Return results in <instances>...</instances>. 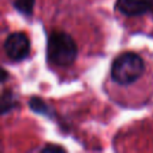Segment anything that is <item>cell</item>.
<instances>
[{
    "mask_svg": "<svg viewBox=\"0 0 153 153\" xmlns=\"http://www.w3.org/2000/svg\"><path fill=\"white\" fill-rule=\"evenodd\" d=\"M29 106L31 108V110L36 114H39V115H44V116H49L51 117L53 116V110L38 97H32L30 100H29Z\"/></svg>",
    "mask_w": 153,
    "mask_h": 153,
    "instance_id": "obj_5",
    "label": "cell"
},
{
    "mask_svg": "<svg viewBox=\"0 0 153 153\" xmlns=\"http://www.w3.org/2000/svg\"><path fill=\"white\" fill-rule=\"evenodd\" d=\"M143 60L135 53H123L118 55L111 66V78L118 85H130L143 73Z\"/></svg>",
    "mask_w": 153,
    "mask_h": 153,
    "instance_id": "obj_2",
    "label": "cell"
},
{
    "mask_svg": "<svg viewBox=\"0 0 153 153\" xmlns=\"http://www.w3.org/2000/svg\"><path fill=\"white\" fill-rule=\"evenodd\" d=\"M116 10L128 17L142 16L149 11L147 0H117Z\"/></svg>",
    "mask_w": 153,
    "mask_h": 153,
    "instance_id": "obj_4",
    "label": "cell"
},
{
    "mask_svg": "<svg viewBox=\"0 0 153 153\" xmlns=\"http://www.w3.org/2000/svg\"><path fill=\"white\" fill-rule=\"evenodd\" d=\"M14 8L24 16H31L35 6V0H14Z\"/></svg>",
    "mask_w": 153,
    "mask_h": 153,
    "instance_id": "obj_6",
    "label": "cell"
},
{
    "mask_svg": "<svg viewBox=\"0 0 153 153\" xmlns=\"http://www.w3.org/2000/svg\"><path fill=\"white\" fill-rule=\"evenodd\" d=\"M4 49L6 55L13 61H22L27 57L30 53V41L26 35L22 32H13L7 36Z\"/></svg>",
    "mask_w": 153,
    "mask_h": 153,
    "instance_id": "obj_3",
    "label": "cell"
},
{
    "mask_svg": "<svg viewBox=\"0 0 153 153\" xmlns=\"http://www.w3.org/2000/svg\"><path fill=\"white\" fill-rule=\"evenodd\" d=\"M17 102L14 99V96L11 92H4L1 96V114L5 115L6 112L11 111L16 106Z\"/></svg>",
    "mask_w": 153,
    "mask_h": 153,
    "instance_id": "obj_7",
    "label": "cell"
},
{
    "mask_svg": "<svg viewBox=\"0 0 153 153\" xmlns=\"http://www.w3.org/2000/svg\"><path fill=\"white\" fill-rule=\"evenodd\" d=\"M76 54V44L68 33L55 31L49 35L47 42V57L51 65L67 67L75 61Z\"/></svg>",
    "mask_w": 153,
    "mask_h": 153,
    "instance_id": "obj_1",
    "label": "cell"
},
{
    "mask_svg": "<svg viewBox=\"0 0 153 153\" xmlns=\"http://www.w3.org/2000/svg\"><path fill=\"white\" fill-rule=\"evenodd\" d=\"M59 152V151H63L62 147H59V146H55V145H47L44 148H42V152Z\"/></svg>",
    "mask_w": 153,
    "mask_h": 153,
    "instance_id": "obj_8",
    "label": "cell"
},
{
    "mask_svg": "<svg viewBox=\"0 0 153 153\" xmlns=\"http://www.w3.org/2000/svg\"><path fill=\"white\" fill-rule=\"evenodd\" d=\"M6 78H7V73H6L5 69H2V82L6 80Z\"/></svg>",
    "mask_w": 153,
    "mask_h": 153,
    "instance_id": "obj_10",
    "label": "cell"
},
{
    "mask_svg": "<svg viewBox=\"0 0 153 153\" xmlns=\"http://www.w3.org/2000/svg\"><path fill=\"white\" fill-rule=\"evenodd\" d=\"M148 2V7H149V11L153 12V0H147Z\"/></svg>",
    "mask_w": 153,
    "mask_h": 153,
    "instance_id": "obj_9",
    "label": "cell"
}]
</instances>
